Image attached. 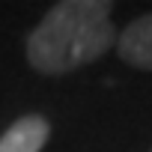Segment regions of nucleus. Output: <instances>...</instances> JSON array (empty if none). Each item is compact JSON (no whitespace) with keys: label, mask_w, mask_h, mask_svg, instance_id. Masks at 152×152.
Here are the masks:
<instances>
[{"label":"nucleus","mask_w":152,"mask_h":152,"mask_svg":"<svg viewBox=\"0 0 152 152\" xmlns=\"http://www.w3.org/2000/svg\"><path fill=\"white\" fill-rule=\"evenodd\" d=\"M110 3L99 0H63L27 36V60L42 75H69L99 60L116 45Z\"/></svg>","instance_id":"nucleus-1"},{"label":"nucleus","mask_w":152,"mask_h":152,"mask_svg":"<svg viewBox=\"0 0 152 152\" xmlns=\"http://www.w3.org/2000/svg\"><path fill=\"white\" fill-rule=\"evenodd\" d=\"M116 51L128 66L152 72V12L134 18L116 36Z\"/></svg>","instance_id":"nucleus-2"},{"label":"nucleus","mask_w":152,"mask_h":152,"mask_svg":"<svg viewBox=\"0 0 152 152\" xmlns=\"http://www.w3.org/2000/svg\"><path fill=\"white\" fill-rule=\"evenodd\" d=\"M48 134H51L48 119L39 113H27L0 134V152H42Z\"/></svg>","instance_id":"nucleus-3"}]
</instances>
